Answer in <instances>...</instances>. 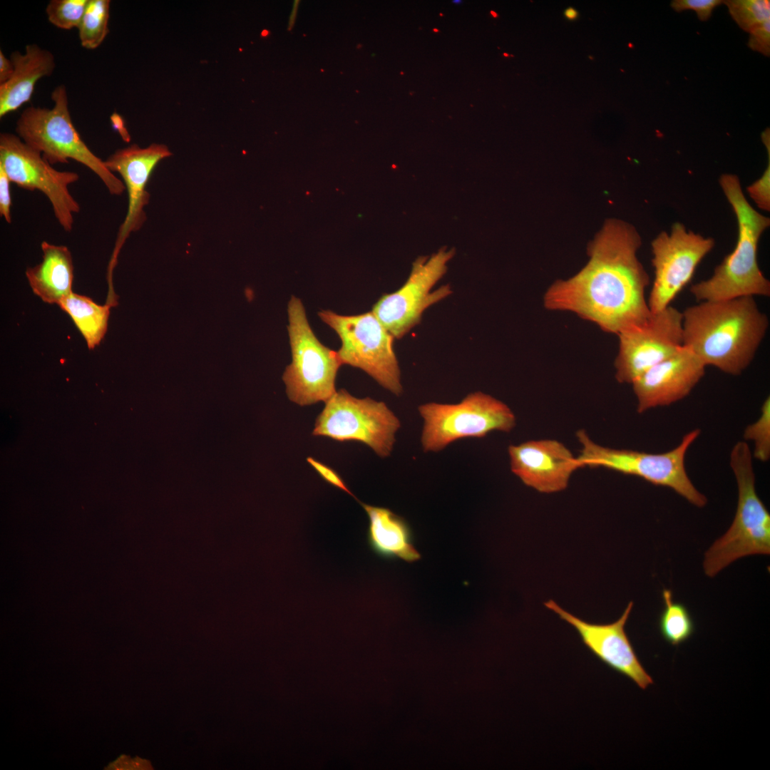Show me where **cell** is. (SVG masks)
I'll return each instance as SVG.
<instances>
[{
    "label": "cell",
    "instance_id": "1",
    "mask_svg": "<svg viewBox=\"0 0 770 770\" xmlns=\"http://www.w3.org/2000/svg\"><path fill=\"white\" fill-rule=\"evenodd\" d=\"M641 244L634 226L606 220L589 245L587 263L549 287L545 307L573 312L615 334L645 322L652 313L645 298L650 277L637 257Z\"/></svg>",
    "mask_w": 770,
    "mask_h": 770
},
{
    "label": "cell",
    "instance_id": "2",
    "mask_svg": "<svg viewBox=\"0 0 770 770\" xmlns=\"http://www.w3.org/2000/svg\"><path fill=\"white\" fill-rule=\"evenodd\" d=\"M682 315L683 345L706 366L733 376L749 366L769 327L754 297L700 302Z\"/></svg>",
    "mask_w": 770,
    "mask_h": 770
},
{
    "label": "cell",
    "instance_id": "3",
    "mask_svg": "<svg viewBox=\"0 0 770 770\" xmlns=\"http://www.w3.org/2000/svg\"><path fill=\"white\" fill-rule=\"evenodd\" d=\"M719 184L736 217V245L714 269L711 277L693 284L690 292L699 302L769 297L770 282L759 267L757 250L760 237L769 227L770 219L749 204L737 175L723 174Z\"/></svg>",
    "mask_w": 770,
    "mask_h": 770
},
{
    "label": "cell",
    "instance_id": "4",
    "mask_svg": "<svg viewBox=\"0 0 770 770\" xmlns=\"http://www.w3.org/2000/svg\"><path fill=\"white\" fill-rule=\"evenodd\" d=\"M752 459L746 441L734 445L729 462L737 486V507L727 531L704 554L703 569L709 578L739 558L770 554V514L756 491Z\"/></svg>",
    "mask_w": 770,
    "mask_h": 770
},
{
    "label": "cell",
    "instance_id": "5",
    "mask_svg": "<svg viewBox=\"0 0 770 770\" xmlns=\"http://www.w3.org/2000/svg\"><path fill=\"white\" fill-rule=\"evenodd\" d=\"M51 99V108L30 106L21 113L16 124V135L51 165L68 163L72 159L97 175L111 195L122 194L125 190L123 182L89 149L76 129L66 87H56Z\"/></svg>",
    "mask_w": 770,
    "mask_h": 770
},
{
    "label": "cell",
    "instance_id": "6",
    "mask_svg": "<svg viewBox=\"0 0 770 770\" xmlns=\"http://www.w3.org/2000/svg\"><path fill=\"white\" fill-rule=\"evenodd\" d=\"M699 434V429H694L673 449L652 453L603 446L594 442L584 430H579L576 435L581 449L577 458L582 468L602 467L635 476L655 486L671 488L691 504L703 508L707 499L694 486L684 465L687 451Z\"/></svg>",
    "mask_w": 770,
    "mask_h": 770
},
{
    "label": "cell",
    "instance_id": "7",
    "mask_svg": "<svg viewBox=\"0 0 770 770\" xmlns=\"http://www.w3.org/2000/svg\"><path fill=\"white\" fill-rule=\"evenodd\" d=\"M418 411L424 452H438L459 439L482 438L493 431L508 433L516 424L507 404L481 391L470 393L457 404L426 403Z\"/></svg>",
    "mask_w": 770,
    "mask_h": 770
},
{
    "label": "cell",
    "instance_id": "8",
    "mask_svg": "<svg viewBox=\"0 0 770 770\" xmlns=\"http://www.w3.org/2000/svg\"><path fill=\"white\" fill-rule=\"evenodd\" d=\"M288 315L292 361L283 376L288 397L300 406L326 402L336 392L337 374L342 365L337 351L317 338L302 301L294 296L288 304Z\"/></svg>",
    "mask_w": 770,
    "mask_h": 770
},
{
    "label": "cell",
    "instance_id": "9",
    "mask_svg": "<svg viewBox=\"0 0 770 770\" xmlns=\"http://www.w3.org/2000/svg\"><path fill=\"white\" fill-rule=\"evenodd\" d=\"M338 334L342 364L359 368L396 396L403 391L401 371L394 349V337L372 312L340 315L331 310L318 313Z\"/></svg>",
    "mask_w": 770,
    "mask_h": 770
},
{
    "label": "cell",
    "instance_id": "10",
    "mask_svg": "<svg viewBox=\"0 0 770 770\" xmlns=\"http://www.w3.org/2000/svg\"><path fill=\"white\" fill-rule=\"evenodd\" d=\"M325 404L315 421L314 436L360 441L381 458L391 454L401 423L384 402L358 399L339 389Z\"/></svg>",
    "mask_w": 770,
    "mask_h": 770
},
{
    "label": "cell",
    "instance_id": "11",
    "mask_svg": "<svg viewBox=\"0 0 770 770\" xmlns=\"http://www.w3.org/2000/svg\"><path fill=\"white\" fill-rule=\"evenodd\" d=\"M453 250H439L413 263L406 282L396 292L382 295L371 312L395 339H401L419 324L426 309L448 297V284L432 291L447 270Z\"/></svg>",
    "mask_w": 770,
    "mask_h": 770
},
{
    "label": "cell",
    "instance_id": "12",
    "mask_svg": "<svg viewBox=\"0 0 770 770\" xmlns=\"http://www.w3.org/2000/svg\"><path fill=\"white\" fill-rule=\"evenodd\" d=\"M0 165L11 183L43 193L60 225L66 232L72 230L73 215L80 211V206L70 193L68 185L78 180V173L56 170L38 151L10 133L0 135Z\"/></svg>",
    "mask_w": 770,
    "mask_h": 770
},
{
    "label": "cell",
    "instance_id": "13",
    "mask_svg": "<svg viewBox=\"0 0 770 770\" xmlns=\"http://www.w3.org/2000/svg\"><path fill=\"white\" fill-rule=\"evenodd\" d=\"M651 246L654 279L647 304L651 312L657 313L669 306L689 282L699 262L714 247V240L676 222L669 233L661 232Z\"/></svg>",
    "mask_w": 770,
    "mask_h": 770
},
{
    "label": "cell",
    "instance_id": "14",
    "mask_svg": "<svg viewBox=\"0 0 770 770\" xmlns=\"http://www.w3.org/2000/svg\"><path fill=\"white\" fill-rule=\"evenodd\" d=\"M683 315L668 306L644 323L618 334L619 349L615 361V379L632 384L647 369L673 354L683 346Z\"/></svg>",
    "mask_w": 770,
    "mask_h": 770
},
{
    "label": "cell",
    "instance_id": "15",
    "mask_svg": "<svg viewBox=\"0 0 770 770\" xmlns=\"http://www.w3.org/2000/svg\"><path fill=\"white\" fill-rule=\"evenodd\" d=\"M544 605L572 625L580 635L584 645L608 667L630 679L642 689H646L654 683L640 662L625 630L633 602L628 603L617 620L602 625L582 620L552 600L544 602Z\"/></svg>",
    "mask_w": 770,
    "mask_h": 770
},
{
    "label": "cell",
    "instance_id": "16",
    "mask_svg": "<svg viewBox=\"0 0 770 770\" xmlns=\"http://www.w3.org/2000/svg\"><path fill=\"white\" fill-rule=\"evenodd\" d=\"M171 155L165 145L153 143L147 148H140L133 144L117 150L104 161L111 172H117L121 175L128 195V212L118 230L108 265V280H112V272L125 240L132 232L139 230L146 219L143 209L150 198L146 190L149 178L157 164Z\"/></svg>",
    "mask_w": 770,
    "mask_h": 770
},
{
    "label": "cell",
    "instance_id": "17",
    "mask_svg": "<svg viewBox=\"0 0 770 770\" xmlns=\"http://www.w3.org/2000/svg\"><path fill=\"white\" fill-rule=\"evenodd\" d=\"M705 368L697 355L683 345L631 384L637 398V411L642 414L683 399L702 379Z\"/></svg>",
    "mask_w": 770,
    "mask_h": 770
},
{
    "label": "cell",
    "instance_id": "18",
    "mask_svg": "<svg viewBox=\"0 0 770 770\" xmlns=\"http://www.w3.org/2000/svg\"><path fill=\"white\" fill-rule=\"evenodd\" d=\"M511 471L527 486L552 493L565 490L582 468L577 456L555 439L530 440L508 446Z\"/></svg>",
    "mask_w": 770,
    "mask_h": 770
},
{
    "label": "cell",
    "instance_id": "19",
    "mask_svg": "<svg viewBox=\"0 0 770 770\" xmlns=\"http://www.w3.org/2000/svg\"><path fill=\"white\" fill-rule=\"evenodd\" d=\"M359 503L369 518L367 544L375 555L384 560L400 559L409 563L421 558L414 545L413 529L404 518L389 508Z\"/></svg>",
    "mask_w": 770,
    "mask_h": 770
},
{
    "label": "cell",
    "instance_id": "20",
    "mask_svg": "<svg viewBox=\"0 0 770 770\" xmlns=\"http://www.w3.org/2000/svg\"><path fill=\"white\" fill-rule=\"evenodd\" d=\"M14 71L11 78L0 84V118L29 102L38 81L54 71L53 54L35 43L28 44L24 53H11Z\"/></svg>",
    "mask_w": 770,
    "mask_h": 770
},
{
    "label": "cell",
    "instance_id": "21",
    "mask_svg": "<svg viewBox=\"0 0 770 770\" xmlns=\"http://www.w3.org/2000/svg\"><path fill=\"white\" fill-rule=\"evenodd\" d=\"M42 261L29 267L26 276L34 293L48 304H57L71 294L73 265L66 246L43 241Z\"/></svg>",
    "mask_w": 770,
    "mask_h": 770
},
{
    "label": "cell",
    "instance_id": "22",
    "mask_svg": "<svg viewBox=\"0 0 770 770\" xmlns=\"http://www.w3.org/2000/svg\"><path fill=\"white\" fill-rule=\"evenodd\" d=\"M58 305L70 316L89 349L101 343L108 329L110 304L99 305L90 297L72 292Z\"/></svg>",
    "mask_w": 770,
    "mask_h": 770
},
{
    "label": "cell",
    "instance_id": "23",
    "mask_svg": "<svg viewBox=\"0 0 770 770\" xmlns=\"http://www.w3.org/2000/svg\"><path fill=\"white\" fill-rule=\"evenodd\" d=\"M662 597L664 607L658 620L660 635L669 644L678 646L694 632V620L684 604L674 601L670 590L664 589Z\"/></svg>",
    "mask_w": 770,
    "mask_h": 770
},
{
    "label": "cell",
    "instance_id": "24",
    "mask_svg": "<svg viewBox=\"0 0 770 770\" xmlns=\"http://www.w3.org/2000/svg\"><path fill=\"white\" fill-rule=\"evenodd\" d=\"M109 0H88L86 8L78 27L81 46L96 49L107 36L110 16Z\"/></svg>",
    "mask_w": 770,
    "mask_h": 770
},
{
    "label": "cell",
    "instance_id": "25",
    "mask_svg": "<svg viewBox=\"0 0 770 770\" xmlns=\"http://www.w3.org/2000/svg\"><path fill=\"white\" fill-rule=\"evenodd\" d=\"M722 3L737 25L746 32L770 19L769 0H727Z\"/></svg>",
    "mask_w": 770,
    "mask_h": 770
},
{
    "label": "cell",
    "instance_id": "26",
    "mask_svg": "<svg viewBox=\"0 0 770 770\" xmlns=\"http://www.w3.org/2000/svg\"><path fill=\"white\" fill-rule=\"evenodd\" d=\"M744 441L753 443L752 457L761 462L770 458V399L762 404L758 419L748 425L744 431Z\"/></svg>",
    "mask_w": 770,
    "mask_h": 770
},
{
    "label": "cell",
    "instance_id": "27",
    "mask_svg": "<svg viewBox=\"0 0 770 770\" xmlns=\"http://www.w3.org/2000/svg\"><path fill=\"white\" fill-rule=\"evenodd\" d=\"M87 3L88 0H51L46 8L48 20L61 29H78Z\"/></svg>",
    "mask_w": 770,
    "mask_h": 770
},
{
    "label": "cell",
    "instance_id": "28",
    "mask_svg": "<svg viewBox=\"0 0 770 770\" xmlns=\"http://www.w3.org/2000/svg\"><path fill=\"white\" fill-rule=\"evenodd\" d=\"M746 191L757 207L764 211L770 210V153L768 164L762 175L747 187Z\"/></svg>",
    "mask_w": 770,
    "mask_h": 770
},
{
    "label": "cell",
    "instance_id": "29",
    "mask_svg": "<svg viewBox=\"0 0 770 770\" xmlns=\"http://www.w3.org/2000/svg\"><path fill=\"white\" fill-rule=\"evenodd\" d=\"M721 4L722 0H673L670 6L677 12L694 10L700 21H707L710 18L713 9Z\"/></svg>",
    "mask_w": 770,
    "mask_h": 770
},
{
    "label": "cell",
    "instance_id": "30",
    "mask_svg": "<svg viewBox=\"0 0 770 770\" xmlns=\"http://www.w3.org/2000/svg\"><path fill=\"white\" fill-rule=\"evenodd\" d=\"M748 46L766 56L770 54V21L767 20L749 32Z\"/></svg>",
    "mask_w": 770,
    "mask_h": 770
},
{
    "label": "cell",
    "instance_id": "31",
    "mask_svg": "<svg viewBox=\"0 0 770 770\" xmlns=\"http://www.w3.org/2000/svg\"><path fill=\"white\" fill-rule=\"evenodd\" d=\"M307 461L327 483L344 491L357 500L342 478L334 470L312 457H308Z\"/></svg>",
    "mask_w": 770,
    "mask_h": 770
},
{
    "label": "cell",
    "instance_id": "32",
    "mask_svg": "<svg viewBox=\"0 0 770 770\" xmlns=\"http://www.w3.org/2000/svg\"><path fill=\"white\" fill-rule=\"evenodd\" d=\"M11 180L4 168L0 165V215L8 222H11L10 190Z\"/></svg>",
    "mask_w": 770,
    "mask_h": 770
},
{
    "label": "cell",
    "instance_id": "33",
    "mask_svg": "<svg viewBox=\"0 0 770 770\" xmlns=\"http://www.w3.org/2000/svg\"><path fill=\"white\" fill-rule=\"evenodd\" d=\"M14 67L10 58L0 50V84L9 81L13 75Z\"/></svg>",
    "mask_w": 770,
    "mask_h": 770
},
{
    "label": "cell",
    "instance_id": "34",
    "mask_svg": "<svg viewBox=\"0 0 770 770\" xmlns=\"http://www.w3.org/2000/svg\"><path fill=\"white\" fill-rule=\"evenodd\" d=\"M564 16L568 20L574 21L578 18L579 13L575 9L569 7L565 10Z\"/></svg>",
    "mask_w": 770,
    "mask_h": 770
},
{
    "label": "cell",
    "instance_id": "35",
    "mask_svg": "<svg viewBox=\"0 0 770 770\" xmlns=\"http://www.w3.org/2000/svg\"><path fill=\"white\" fill-rule=\"evenodd\" d=\"M491 14L493 18L498 17V14L496 12H495L494 11H491Z\"/></svg>",
    "mask_w": 770,
    "mask_h": 770
},
{
    "label": "cell",
    "instance_id": "36",
    "mask_svg": "<svg viewBox=\"0 0 770 770\" xmlns=\"http://www.w3.org/2000/svg\"><path fill=\"white\" fill-rule=\"evenodd\" d=\"M433 31L434 32H438V31H439V30H438V29H433Z\"/></svg>",
    "mask_w": 770,
    "mask_h": 770
}]
</instances>
